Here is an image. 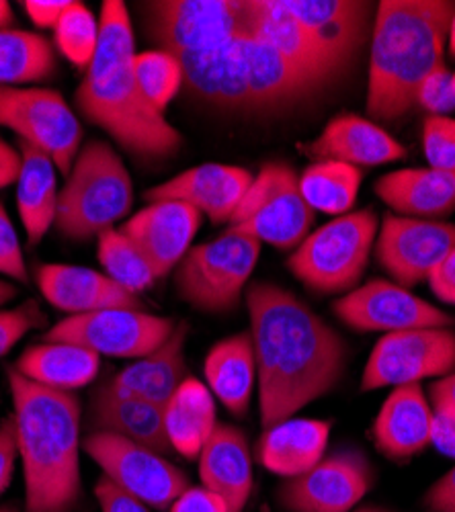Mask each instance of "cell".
<instances>
[{
  "label": "cell",
  "mask_w": 455,
  "mask_h": 512,
  "mask_svg": "<svg viewBox=\"0 0 455 512\" xmlns=\"http://www.w3.org/2000/svg\"><path fill=\"white\" fill-rule=\"evenodd\" d=\"M162 410L173 451L185 459H197L218 426L216 398L210 388L195 377H187Z\"/></svg>",
  "instance_id": "obj_33"
},
{
  "label": "cell",
  "mask_w": 455,
  "mask_h": 512,
  "mask_svg": "<svg viewBox=\"0 0 455 512\" xmlns=\"http://www.w3.org/2000/svg\"><path fill=\"white\" fill-rule=\"evenodd\" d=\"M244 302L265 431L339 386L347 369V345L300 297L275 283L248 285Z\"/></svg>",
  "instance_id": "obj_1"
},
{
  "label": "cell",
  "mask_w": 455,
  "mask_h": 512,
  "mask_svg": "<svg viewBox=\"0 0 455 512\" xmlns=\"http://www.w3.org/2000/svg\"><path fill=\"white\" fill-rule=\"evenodd\" d=\"M431 400L455 406V373L437 379L431 386Z\"/></svg>",
  "instance_id": "obj_52"
},
{
  "label": "cell",
  "mask_w": 455,
  "mask_h": 512,
  "mask_svg": "<svg viewBox=\"0 0 455 512\" xmlns=\"http://www.w3.org/2000/svg\"><path fill=\"white\" fill-rule=\"evenodd\" d=\"M85 451L107 480L154 510H169L189 488L185 472L162 453L130 439L93 431L82 441Z\"/></svg>",
  "instance_id": "obj_13"
},
{
  "label": "cell",
  "mask_w": 455,
  "mask_h": 512,
  "mask_svg": "<svg viewBox=\"0 0 455 512\" xmlns=\"http://www.w3.org/2000/svg\"><path fill=\"white\" fill-rule=\"evenodd\" d=\"M353 512H392V510L382 508V506H363V508H355Z\"/></svg>",
  "instance_id": "obj_56"
},
{
  "label": "cell",
  "mask_w": 455,
  "mask_h": 512,
  "mask_svg": "<svg viewBox=\"0 0 455 512\" xmlns=\"http://www.w3.org/2000/svg\"><path fill=\"white\" fill-rule=\"evenodd\" d=\"M380 222L374 209L349 211L310 232L292 250L287 269L310 291L333 295L355 289L369 265Z\"/></svg>",
  "instance_id": "obj_7"
},
{
  "label": "cell",
  "mask_w": 455,
  "mask_h": 512,
  "mask_svg": "<svg viewBox=\"0 0 455 512\" xmlns=\"http://www.w3.org/2000/svg\"><path fill=\"white\" fill-rule=\"evenodd\" d=\"M330 431V420L287 418L263 431L257 459L275 476L298 478L326 455Z\"/></svg>",
  "instance_id": "obj_27"
},
{
  "label": "cell",
  "mask_w": 455,
  "mask_h": 512,
  "mask_svg": "<svg viewBox=\"0 0 455 512\" xmlns=\"http://www.w3.org/2000/svg\"><path fill=\"white\" fill-rule=\"evenodd\" d=\"M25 476L23 512H74L82 496L80 400L7 369Z\"/></svg>",
  "instance_id": "obj_2"
},
{
  "label": "cell",
  "mask_w": 455,
  "mask_h": 512,
  "mask_svg": "<svg viewBox=\"0 0 455 512\" xmlns=\"http://www.w3.org/2000/svg\"><path fill=\"white\" fill-rule=\"evenodd\" d=\"M169 512H232L228 502L205 486H189L169 508Z\"/></svg>",
  "instance_id": "obj_46"
},
{
  "label": "cell",
  "mask_w": 455,
  "mask_h": 512,
  "mask_svg": "<svg viewBox=\"0 0 455 512\" xmlns=\"http://www.w3.org/2000/svg\"><path fill=\"white\" fill-rule=\"evenodd\" d=\"M341 66L363 39L367 5L353 0H281Z\"/></svg>",
  "instance_id": "obj_30"
},
{
  "label": "cell",
  "mask_w": 455,
  "mask_h": 512,
  "mask_svg": "<svg viewBox=\"0 0 455 512\" xmlns=\"http://www.w3.org/2000/svg\"><path fill=\"white\" fill-rule=\"evenodd\" d=\"M187 334L189 326L177 324L167 343L121 369L107 386L121 396H136L164 408L187 379Z\"/></svg>",
  "instance_id": "obj_26"
},
{
  "label": "cell",
  "mask_w": 455,
  "mask_h": 512,
  "mask_svg": "<svg viewBox=\"0 0 455 512\" xmlns=\"http://www.w3.org/2000/svg\"><path fill=\"white\" fill-rule=\"evenodd\" d=\"M427 283L439 302L455 306V248L429 273Z\"/></svg>",
  "instance_id": "obj_48"
},
{
  "label": "cell",
  "mask_w": 455,
  "mask_h": 512,
  "mask_svg": "<svg viewBox=\"0 0 455 512\" xmlns=\"http://www.w3.org/2000/svg\"><path fill=\"white\" fill-rule=\"evenodd\" d=\"M177 58L189 95L224 113L279 111L308 99L320 87L253 33Z\"/></svg>",
  "instance_id": "obj_4"
},
{
  "label": "cell",
  "mask_w": 455,
  "mask_h": 512,
  "mask_svg": "<svg viewBox=\"0 0 455 512\" xmlns=\"http://www.w3.org/2000/svg\"><path fill=\"white\" fill-rule=\"evenodd\" d=\"M21 173V150H15L3 136H0V189H7L17 183Z\"/></svg>",
  "instance_id": "obj_51"
},
{
  "label": "cell",
  "mask_w": 455,
  "mask_h": 512,
  "mask_svg": "<svg viewBox=\"0 0 455 512\" xmlns=\"http://www.w3.org/2000/svg\"><path fill=\"white\" fill-rule=\"evenodd\" d=\"M427 512H455V465L423 496Z\"/></svg>",
  "instance_id": "obj_50"
},
{
  "label": "cell",
  "mask_w": 455,
  "mask_h": 512,
  "mask_svg": "<svg viewBox=\"0 0 455 512\" xmlns=\"http://www.w3.org/2000/svg\"><path fill=\"white\" fill-rule=\"evenodd\" d=\"M56 72V54L50 41L23 29H0V87L46 80Z\"/></svg>",
  "instance_id": "obj_34"
},
{
  "label": "cell",
  "mask_w": 455,
  "mask_h": 512,
  "mask_svg": "<svg viewBox=\"0 0 455 512\" xmlns=\"http://www.w3.org/2000/svg\"><path fill=\"white\" fill-rule=\"evenodd\" d=\"M316 211L300 191V177L285 162L265 164L255 175L228 230L279 250H296L310 234Z\"/></svg>",
  "instance_id": "obj_9"
},
{
  "label": "cell",
  "mask_w": 455,
  "mask_h": 512,
  "mask_svg": "<svg viewBox=\"0 0 455 512\" xmlns=\"http://www.w3.org/2000/svg\"><path fill=\"white\" fill-rule=\"evenodd\" d=\"M99 263L103 273L119 283L123 289L132 293H142L150 289L156 281L150 265L146 263L140 250L132 244V240L121 230H105L99 236Z\"/></svg>",
  "instance_id": "obj_37"
},
{
  "label": "cell",
  "mask_w": 455,
  "mask_h": 512,
  "mask_svg": "<svg viewBox=\"0 0 455 512\" xmlns=\"http://www.w3.org/2000/svg\"><path fill=\"white\" fill-rule=\"evenodd\" d=\"M374 482L369 457L345 447L324 455L306 474L287 478L277 490V502L285 512H353Z\"/></svg>",
  "instance_id": "obj_15"
},
{
  "label": "cell",
  "mask_w": 455,
  "mask_h": 512,
  "mask_svg": "<svg viewBox=\"0 0 455 512\" xmlns=\"http://www.w3.org/2000/svg\"><path fill=\"white\" fill-rule=\"evenodd\" d=\"M99 23L91 9L82 3H72L54 27L58 52L76 68L89 70L97 50Z\"/></svg>",
  "instance_id": "obj_39"
},
{
  "label": "cell",
  "mask_w": 455,
  "mask_h": 512,
  "mask_svg": "<svg viewBox=\"0 0 455 512\" xmlns=\"http://www.w3.org/2000/svg\"><path fill=\"white\" fill-rule=\"evenodd\" d=\"M95 496L101 506V512H150L146 504H142L138 498L130 496L128 492L119 490L105 476H101L99 482L95 484Z\"/></svg>",
  "instance_id": "obj_47"
},
{
  "label": "cell",
  "mask_w": 455,
  "mask_h": 512,
  "mask_svg": "<svg viewBox=\"0 0 455 512\" xmlns=\"http://www.w3.org/2000/svg\"><path fill=\"white\" fill-rule=\"evenodd\" d=\"M255 175L242 166L199 164L144 193L148 203L179 201L216 224L232 220Z\"/></svg>",
  "instance_id": "obj_19"
},
{
  "label": "cell",
  "mask_w": 455,
  "mask_h": 512,
  "mask_svg": "<svg viewBox=\"0 0 455 512\" xmlns=\"http://www.w3.org/2000/svg\"><path fill=\"white\" fill-rule=\"evenodd\" d=\"M0 127L48 154L68 177L80 152L82 125L66 99L41 87H0Z\"/></svg>",
  "instance_id": "obj_11"
},
{
  "label": "cell",
  "mask_w": 455,
  "mask_h": 512,
  "mask_svg": "<svg viewBox=\"0 0 455 512\" xmlns=\"http://www.w3.org/2000/svg\"><path fill=\"white\" fill-rule=\"evenodd\" d=\"M17 293H19V289L11 281L0 279V306L9 304L13 297H17Z\"/></svg>",
  "instance_id": "obj_53"
},
{
  "label": "cell",
  "mask_w": 455,
  "mask_h": 512,
  "mask_svg": "<svg viewBox=\"0 0 455 512\" xmlns=\"http://www.w3.org/2000/svg\"><path fill=\"white\" fill-rule=\"evenodd\" d=\"M376 259L390 281L410 289L455 248V224L388 213L376 238Z\"/></svg>",
  "instance_id": "obj_17"
},
{
  "label": "cell",
  "mask_w": 455,
  "mask_h": 512,
  "mask_svg": "<svg viewBox=\"0 0 455 512\" xmlns=\"http://www.w3.org/2000/svg\"><path fill=\"white\" fill-rule=\"evenodd\" d=\"M74 103L82 117L99 125L130 154L167 158L183 144L177 127L140 93L132 76V64L101 80L82 78Z\"/></svg>",
  "instance_id": "obj_6"
},
{
  "label": "cell",
  "mask_w": 455,
  "mask_h": 512,
  "mask_svg": "<svg viewBox=\"0 0 455 512\" xmlns=\"http://www.w3.org/2000/svg\"><path fill=\"white\" fill-rule=\"evenodd\" d=\"M374 193L396 216L443 220L455 211V170L400 168L378 179Z\"/></svg>",
  "instance_id": "obj_25"
},
{
  "label": "cell",
  "mask_w": 455,
  "mask_h": 512,
  "mask_svg": "<svg viewBox=\"0 0 455 512\" xmlns=\"http://www.w3.org/2000/svg\"><path fill=\"white\" fill-rule=\"evenodd\" d=\"M417 105L431 115H449L455 109V78L445 66L433 70L417 93Z\"/></svg>",
  "instance_id": "obj_43"
},
{
  "label": "cell",
  "mask_w": 455,
  "mask_h": 512,
  "mask_svg": "<svg viewBox=\"0 0 455 512\" xmlns=\"http://www.w3.org/2000/svg\"><path fill=\"white\" fill-rule=\"evenodd\" d=\"M0 275H5L21 285L29 281L21 240L3 201H0Z\"/></svg>",
  "instance_id": "obj_42"
},
{
  "label": "cell",
  "mask_w": 455,
  "mask_h": 512,
  "mask_svg": "<svg viewBox=\"0 0 455 512\" xmlns=\"http://www.w3.org/2000/svg\"><path fill=\"white\" fill-rule=\"evenodd\" d=\"M132 76L148 103L162 113L183 89L181 60L167 50L136 54L132 60Z\"/></svg>",
  "instance_id": "obj_38"
},
{
  "label": "cell",
  "mask_w": 455,
  "mask_h": 512,
  "mask_svg": "<svg viewBox=\"0 0 455 512\" xmlns=\"http://www.w3.org/2000/svg\"><path fill=\"white\" fill-rule=\"evenodd\" d=\"M13 19H15V15H13L11 5L7 3V0H0V29H11Z\"/></svg>",
  "instance_id": "obj_54"
},
{
  "label": "cell",
  "mask_w": 455,
  "mask_h": 512,
  "mask_svg": "<svg viewBox=\"0 0 455 512\" xmlns=\"http://www.w3.org/2000/svg\"><path fill=\"white\" fill-rule=\"evenodd\" d=\"M150 33L175 56L208 52L251 35L255 0H162L148 5Z\"/></svg>",
  "instance_id": "obj_10"
},
{
  "label": "cell",
  "mask_w": 455,
  "mask_h": 512,
  "mask_svg": "<svg viewBox=\"0 0 455 512\" xmlns=\"http://www.w3.org/2000/svg\"><path fill=\"white\" fill-rule=\"evenodd\" d=\"M175 322L144 310H101L60 320L44 340L85 347L99 357L142 359L167 343Z\"/></svg>",
  "instance_id": "obj_14"
},
{
  "label": "cell",
  "mask_w": 455,
  "mask_h": 512,
  "mask_svg": "<svg viewBox=\"0 0 455 512\" xmlns=\"http://www.w3.org/2000/svg\"><path fill=\"white\" fill-rule=\"evenodd\" d=\"M201 220V213L185 203L156 201L140 209L119 230L140 250L154 277L162 279L175 271L189 252Z\"/></svg>",
  "instance_id": "obj_18"
},
{
  "label": "cell",
  "mask_w": 455,
  "mask_h": 512,
  "mask_svg": "<svg viewBox=\"0 0 455 512\" xmlns=\"http://www.w3.org/2000/svg\"><path fill=\"white\" fill-rule=\"evenodd\" d=\"M304 152L314 162L337 160L357 168L390 164L406 156V148L382 125L353 113L330 119Z\"/></svg>",
  "instance_id": "obj_22"
},
{
  "label": "cell",
  "mask_w": 455,
  "mask_h": 512,
  "mask_svg": "<svg viewBox=\"0 0 455 512\" xmlns=\"http://www.w3.org/2000/svg\"><path fill=\"white\" fill-rule=\"evenodd\" d=\"M361 181V168L337 160H320L302 173L300 191L314 211L339 218L353 209Z\"/></svg>",
  "instance_id": "obj_35"
},
{
  "label": "cell",
  "mask_w": 455,
  "mask_h": 512,
  "mask_svg": "<svg viewBox=\"0 0 455 512\" xmlns=\"http://www.w3.org/2000/svg\"><path fill=\"white\" fill-rule=\"evenodd\" d=\"M455 373V330L415 328L384 334L369 353L361 392L400 388Z\"/></svg>",
  "instance_id": "obj_12"
},
{
  "label": "cell",
  "mask_w": 455,
  "mask_h": 512,
  "mask_svg": "<svg viewBox=\"0 0 455 512\" xmlns=\"http://www.w3.org/2000/svg\"><path fill=\"white\" fill-rule=\"evenodd\" d=\"M91 424L97 433L130 439L162 455L173 451L164 429L162 406L136 396H121L107 383L95 390L91 398Z\"/></svg>",
  "instance_id": "obj_28"
},
{
  "label": "cell",
  "mask_w": 455,
  "mask_h": 512,
  "mask_svg": "<svg viewBox=\"0 0 455 512\" xmlns=\"http://www.w3.org/2000/svg\"><path fill=\"white\" fill-rule=\"evenodd\" d=\"M13 367L44 388L76 392L93 383L101 367V357L85 347L44 340L41 345L25 349Z\"/></svg>",
  "instance_id": "obj_32"
},
{
  "label": "cell",
  "mask_w": 455,
  "mask_h": 512,
  "mask_svg": "<svg viewBox=\"0 0 455 512\" xmlns=\"http://www.w3.org/2000/svg\"><path fill=\"white\" fill-rule=\"evenodd\" d=\"M431 445L445 457L455 459V406L445 402L433 404Z\"/></svg>",
  "instance_id": "obj_44"
},
{
  "label": "cell",
  "mask_w": 455,
  "mask_h": 512,
  "mask_svg": "<svg viewBox=\"0 0 455 512\" xmlns=\"http://www.w3.org/2000/svg\"><path fill=\"white\" fill-rule=\"evenodd\" d=\"M134 205L126 164L105 142L80 148L58 195L56 230L68 240H89L115 228Z\"/></svg>",
  "instance_id": "obj_5"
},
{
  "label": "cell",
  "mask_w": 455,
  "mask_h": 512,
  "mask_svg": "<svg viewBox=\"0 0 455 512\" xmlns=\"http://www.w3.org/2000/svg\"><path fill=\"white\" fill-rule=\"evenodd\" d=\"M17 459H19L17 424H15V416L11 414L0 422V496H3L11 486Z\"/></svg>",
  "instance_id": "obj_45"
},
{
  "label": "cell",
  "mask_w": 455,
  "mask_h": 512,
  "mask_svg": "<svg viewBox=\"0 0 455 512\" xmlns=\"http://www.w3.org/2000/svg\"><path fill=\"white\" fill-rule=\"evenodd\" d=\"M423 152L431 168L455 170V119L429 115L423 125Z\"/></svg>",
  "instance_id": "obj_40"
},
{
  "label": "cell",
  "mask_w": 455,
  "mask_h": 512,
  "mask_svg": "<svg viewBox=\"0 0 455 512\" xmlns=\"http://www.w3.org/2000/svg\"><path fill=\"white\" fill-rule=\"evenodd\" d=\"M197 461L201 486L220 494L232 512H242L255 486L253 453L246 433L238 426L218 422Z\"/></svg>",
  "instance_id": "obj_23"
},
{
  "label": "cell",
  "mask_w": 455,
  "mask_h": 512,
  "mask_svg": "<svg viewBox=\"0 0 455 512\" xmlns=\"http://www.w3.org/2000/svg\"><path fill=\"white\" fill-rule=\"evenodd\" d=\"M259 256L261 242L230 230L191 246L175 269L177 295L205 314L230 312L246 293Z\"/></svg>",
  "instance_id": "obj_8"
},
{
  "label": "cell",
  "mask_w": 455,
  "mask_h": 512,
  "mask_svg": "<svg viewBox=\"0 0 455 512\" xmlns=\"http://www.w3.org/2000/svg\"><path fill=\"white\" fill-rule=\"evenodd\" d=\"M37 287L50 306L70 316L101 310H142L136 293L89 267L41 265Z\"/></svg>",
  "instance_id": "obj_20"
},
{
  "label": "cell",
  "mask_w": 455,
  "mask_h": 512,
  "mask_svg": "<svg viewBox=\"0 0 455 512\" xmlns=\"http://www.w3.org/2000/svg\"><path fill=\"white\" fill-rule=\"evenodd\" d=\"M453 78H455V72H453Z\"/></svg>",
  "instance_id": "obj_59"
},
{
  "label": "cell",
  "mask_w": 455,
  "mask_h": 512,
  "mask_svg": "<svg viewBox=\"0 0 455 512\" xmlns=\"http://www.w3.org/2000/svg\"><path fill=\"white\" fill-rule=\"evenodd\" d=\"M54 160L21 142V173L17 179V209L29 244H39L56 224L58 183Z\"/></svg>",
  "instance_id": "obj_31"
},
{
  "label": "cell",
  "mask_w": 455,
  "mask_h": 512,
  "mask_svg": "<svg viewBox=\"0 0 455 512\" xmlns=\"http://www.w3.org/2000/svg\"><path fill=\"white\" fill-rule=\"evenodd\" d=\"M0 512H19V510H17V506L9 504V506H0Z\"/></svg>",
  "instance_id": "obj_57"
},
{
  "label": "cell",
  "mask_w": 455,
  "mask_h": 512,
  "mask_svg": "<svg viewBox=\"0 0 455 512\" xmlns=\"http://www.w3.org/2000/svg\"><path fill=\"white\" fill-rule=\"evenodd\" d=\"M205 386L234 416H246L257 383V359L251 332L220 340L205 355Z\"/></svg>",
  "instance_id": "obj_29"
},
{
  "label": "cell",
  "mask_w": 455,
  "mask_h": 512,
  "mask_svg": "<svg viewBox=\"0 0 455 512\" xmlns=\"http://www.w3.org/2000/svg\"><path fill=\"white\" fill-rule=\"evenodd\" d=\"M261 512H271V508L267 506V504H263V508H261Z\"/></svg>",
  "instance_id": "obj_58"
},
{
  "label": "cell",
  "mask_w": 455,
  "mask_h": 512,
  "mask_svg": "<svg viewBox=\"0 0 455 512\" xmlns=\"http://www.w3.org/2000/svg\"><path fill=\"white\" fill-rule=\"evenodd\" d=\"M136 58V37L126 3L105 0L99 15L97 50L85 74L89 80H101L119 68H126Z\"/></svg>",
  "instance_id": "obj_36"
},
{
  "label": "cell",
  "mask_w": 455,
  "mask_h": 512,
  "mask_svg": "<svg viewBox=\"0 0 455 512\" xmlns=\"http://www.w3.org/2000/svg\"><path fill=\"white\" fill-rule=\"evenodd\" d=\"M447 44H449V52L451 56H455V15L449 23V33H447Z\"/></svg>",
  "instance_id": "obj_55"
},
{
  "label": "cell",
  "mask_w": 455,
  "mask_h": 512,
  "mask_svg": "<svg viewBox=\"0 0 455 512\" xmlns=\"http://www.w3.org/2000/svg\"><path fill=\"white\" fill-rule=\"evenodd\" d=\"M433 404L421 383L392 388L371 424V441L392 461H408L431 445Z\"/></svg>",
  "instance_id": "obj_21"
},
{
  "label": "cell",
  "mask_w": 455,
  "mask_h": 512,
  "mask_svg": "<svg viewBox=\"0 0 455 512\" xmlns=\"http://www.w3.org/2000/svg\"><path fill=\"white\" fill-rule=\"evenodd\" d=\"M44 324L46 314L41 312L35 300H29L15 310H0V359L9 355L23 336Z\"/></svg>",
  "instance_id": "obj_41"
},
{
  "label": "cell",
  "mask_w": 455,
  "mask_h": 512,
  "mask_svg": "<svg viewBox=\"0 0 455 512\" xmlns=\"http://www.w3.org/2000/svg\"><path fill=\"white\" fill-rule=\"evenodd\" d=\"M333 312L355 332L392 334L415 328H453L455 324L451 314L386 279L357 285L333 304Z\"/></svg>",
  "instance_id": "obj_16"
},
{
  "label": "cell",
  "mask_w": 455,
  "mask_h": 512,
  "mask_svg": "<svg viewBox=\"0 0 455 512\" xmlns=\"http://www.w3.org/2000/svg\"><path fill=\"white\" fill-rule=\"evenodd\" d=\"M455 3L449 0H382L371 37L367 113L394 121L417 107L425 78L445 66V44Z\"/></svg>",
  "instance_id": "obj_3"
},
{
  "label": "cell",
  "mask_w": 455,
  "mask_h": 512,
  "mask_svg": "<svg viewBox=\"0 0 455 512\" xmlns=\"http://www.w3.org/2000/svg\"><path fill=\"white\" fill-rule=\"evenodd\" d=\"M21 5L37 27L54 29L72 5V0H23Z\"/></svg>",
  "instance_id": "obj_49"
},
{
  "label": "cell",
  "mask_w": 455,
  "mask_h": 512,
  "mask_svg": "<svg viewBox=\"0 0 455 512\" xmlns=\"http://www.w3.org/2000/svg\"><path fill=\"white\" fill-rule=\"evenodd\" d=\"M253 35L267 41L289 64L320 87L341 70V64L283 7L281 0H255Z\"/></svg>",
  "instance_id": "obj_24"
}]
</instances>
